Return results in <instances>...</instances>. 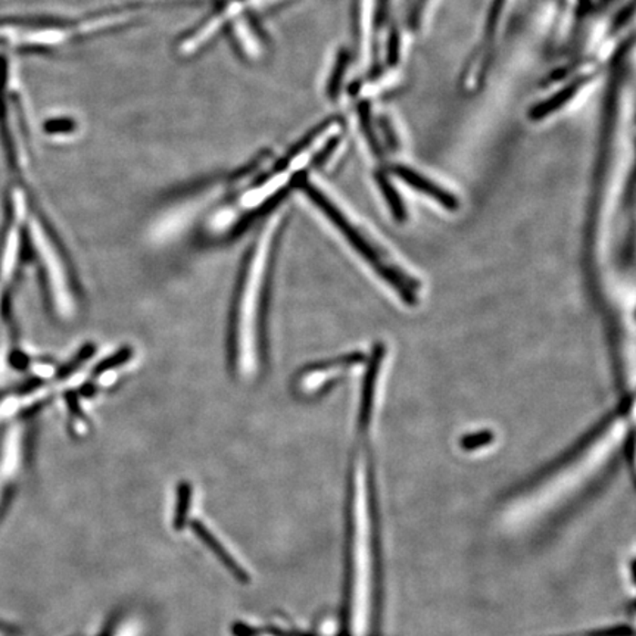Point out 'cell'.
<instances>
[{
    "label": "cell",
    "mask_w": 636,
    "mask_h": 636,
    "mask_svg": "<svg viewBox=\"0 0 636 636\" xmlns=\"http://www.w3.org/2000/svg\"><path fill=\"white\" fill-rule=\"evenodd\" d=\"M351 507L349 629L353 636L372 632L376 602V545L367 476L355 479Z\"/></svg>",
    "instance_id": "obj_1"
},
{
    "label": "cell",
    "mask_w": 636,
    "mask_h": 636,
    "mask_svg": "<svg viewBox=\"0 0 636 636\" xmlns=\"http://www.w3.org/2000/svg\"><path fill=\"white\" fill-rule=\"evenodd\" d=\"M279 229V215L265 222L251 250L239 291L234 318V360L239 376L251 380L257 376L260 357L261 303L272 257V243Z\"/></svg>",
    "instance_id": "obj_2"
},
{
    "label": "cell",
    "mask_w": 636,
    "mask_h": 636,
    "mask_svg": "<svg viewBox=\"0 0 636 636\" xmlns=\"http://www.w3.org/2000/svg\"><path fill=\"white\" fill-rule=\"evenodd\" d=\"M298 186L333 221L334 226L338 227L339 231L345 234L349 243L373 265V269L376 270L380 276L384 277L387 283L391 284L392 288L396 289L401 293V296L405 299L406 303H415V291H411L410 284L406 283V280L401 274H398L395 270H392L389 265L385 264L384 261L380 260L379 255H377L376 251L373 250L372 245L361 236L360 231L346 220L345 215L339 211L338 207L317 186L311 183L305 177L299 179Z\"/></svg>",
    "instance_id": "obj_3"
},
{
    "label": "cell",
    "mask_w": 636,
    "mask_h": 636,
    "mask_svg": "<svg viewBox=\"0 0 636 636\" xmlns=\"http://www.w3.org/2000/svg\"><path fill=\"white\" fill-rule=\"evenodd\" d=\"M28 231H30L36 252L39 255L40 262L46 272L50 296L55 308L61 317H73L76 313V301H74L73 288L69 283L68 272L62 261L61 253L56 250L54 241L50 239L39 219H31Z\"/></svg>",
    "instance_id": "obj_4"
},
{
    "label": "cell",
    "mask_w": 636,
    "mask_h": 636,
    "mask_svg": "<svg viewBox=\"0 0 636 636\" xmlns=\"http://www.w3.org/2000/svg\"><path fill=\"white\" fill-rule=\"evenodd\" d=\"M392 171H394V174L399 177L404 183L408 184V186L415 189L418 192L425 193V195L434 198V200H436V202L441 203L445 208L456 210V208L458 207V200H456V196L446 192L441 186H437L434 181L426 179V177H423L422 174H418L415 169H408L405 165H395V167L392 169Z\"/></svg>",
    "instance_id": "obj_5"
},
{
    "label": "cell",
    "mask_w": 636,
    "mask_h": 636,
    "mask_svg": "<svg viewBox=\"0 0 636 636\" xmlns=\"http://www.w3.org/2000/svg\"><path fill=\"white\" fill-rule=\"evenodd\" d=\"M87 24L74 20H64L58 16H4L0 18V27L28 28V30L73 31Z\"/></svg>",
    "instance_id": "obj_6"
},
{
    "label": "cell",
    "mask_w": 636,
    "mask_h": 636,
    "mask_svg": "<svg viewBox=\"0 0 636 636\" xmlns=\"http://www.w3.org/2000/svg\"><path fill=\"white\" fill-rule=\"evenodd\" d=\"M6 81H8V59L6 55L0 54V138L4 143L6 157L9 164L16 167L18 158H16L15 145L9 130L8 107H6Z\"/></svg>",
    "instance_id": "obj_7"
},
{
    "label": "cell",
    "mask_w": 636,
    "mask_h": 636,
    "mask_svg": "<svg viewBox=\"0 0 636 636\" xmlns=\"http://www.w3.org/2000/svg\"><path fill=\"white\" fill-rule=\"evenodd\" d=\"M15 221L9 229L8 236L5 241L4 253H2V261H0V303H2L5 288L14 274L16 262H18V253H20V214L15 212Z\"/></svg>",
    "instance_id": "obj_8"
},
{
    "label": "cell",
    "mask_w": 636,
    "mask_h": 636,
    "mask_svg": "<svg viewBox=\"0 0 636 636\" xmlns=\"http://www.w3.org/2000/svg\"><path fill=\"white\" fill-rule=\"evenodd\" d=\"M588 80H590V77L585 76V77L576 78V80L571 81L570 85L559 90L554 97L540 102L537 107H533L532 111L529 112L530 118L538 121V119H544L545 117L551 116L552 112L559 111V108L569 104L578 95L579 90L587 85Z\"/></svg>",
    "instance_id": "obj_9"
},
{
    "label": "cell",
    "mask_w": 636,
    "mask_h": 636,
    "mask_svg": "<svg viewBox=\"0 0 636 636\" xmlns=\"http://www.w3.org/2000/svg\"><path fill=\"white\" fill-rule=\"evenodd\" d=\"M358 117H360L361 130L367 138L368 145L372 148L374 155H380L379 140H377L376 131L373 127L372 112H370L368 102H361L358 105Z\"/></svg>",
    "instance_id": "obj_10"
},
{
    "label": "cell",
    "mask_w": 636,
    "mask_h": 636,
    "mask_svg": "<svg viewBox=\"0 0 636 636\" xmlns=\"http://www.w3.org/2000/svg\"><path fill=\"white\" fill-rule=\"evenodd\" d=\"M377 183H379L382 193L386 198L387 203H389V207H391L392 212H394L396 219H405V208H404L403 200L399 198L398 192L394 189V186L389 183V180L384 174L377 176Z\"/></svg>",
    "instance_id": "obj_11"
},
{
    "label": "cell",
    "mask_w": 636,
    "mask_h": 636,
    "mask_svg": "<svg viewBox=\"0 0 636 636\" xmlns=\"http://www.w3.org/2000/svg\"><path fill=\"white\" fill-rule=\"evenodd\" d=\"M349 54L346 50H341L334 64L333 73L329 80V97L332 99L338 97L339 90H341L342 81L345 77L346 68H348Z\"/></svg>",
    "instance_id": "obj_12"
},
{
    "label": "cell",
    "mask_w": 636,
    "mask_h": 636,
    "mask_svg": "<svg viewBox=\"0 0 636 636\" xmlns=\"http://www.w3.org/2000/svg\"><path fill=\"white\" fill-rule=\"evenodd\" d=\"M43 128L49 135H64V133H71V131L76 130V123L69 118H54L46 121Z\"/></svg>",
    "instance_id": "obj_13"
},
{
    "label": "cell",
    "mask_w": 636,
    "mask_h": 636,
    "mask_svg": "<svg viewBox=\"0 0 636 636\" xmlns=\"http://www.w3.org/2000/svg\"><path fill=\"white\" fill-rule=\"evenodd\" d=\"M399 47H401V42H399L398 33H392L391 37L387 40V62L391 66H395L399 58Z\"/></svg>",
    "instance_id": "obj_14"
},
{
    "label": "cell",
    "mask_w": 636,
    "mask_h": 636,
    "mask_svg": "<svg viewBox=\"0 0 636 636\" xmlns=\"http://www.w3.org/2000/svg\"><path fill=\"white\" fill-rule=\"evenodd\" d=\"M487 441H491V435L489 434L473 435V436L464 439V446L466 448H477L479 445L487 444Z\"/></svg>",
    "instance_id": "obj_15"
},
{
    "label": "cell",
    "mask_w": 636,
    "mask_h": 636,
    "mask_svg": "<svg viewBox=\"0 0 636 636\" xmlns=\"http://www.w3.org/2000/svg\"><path fill=\"white\" fill-rule=\"evenodd\" d=\"M387 0H379L376 9V27H382L386 16Z\"/></svg>",
    "instance_id": "obj_16"
},
{
    "label": "cell",
    "mask_w": 636,
    "mask_h": 636,
    "mask_svg": "<svg viewBox=\"0 0 636 636\" xmlns=\"http://www.w3.org/2000/svg\"><path fill=\"white\" fill-rule=\"evenodd\" d=\"M380 126H382V128H384L385 133H386L387 138H389V142H391L392 146L396 145V138L395 135H394V131H392V126L391 123H387L386 119H382L380 121Z\"/></svg>",
    "instance_id": "obj_17"
},
{
    "label": "cell",
    "mask_w": 636,
    "mask_h": 636,
    "mask_svg": "<svg viewBox=\"0 0 636 636\" xmlns=\"http://www.w3.org/2000/svg\"><path fill=\"white\" fill-rule=\"evenodd\" d=\"M4 43H5V40H4V39H0V46H2V45H4Z\"/></svg>",
    "instance_id": "obj_18"
}]
</instances>
